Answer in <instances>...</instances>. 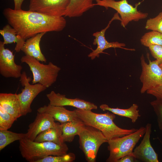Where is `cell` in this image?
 Returning a JSON list of instances; mask_svg holds the SVG:
<instances>
[{"label": "cell", "mask_w": 162, "mask_h": 162, "mask_svg": "<svg viewBox=\"0 0 162 162\" xmlns=\"http://www.w3.org/2000/svg\"><path fill=\"white\" fill-rule=\"evenodd\" d=\"M3 14L17 35L25 40L41 33L61 31L67 24L63 16H50L29 10L7 8Z\"/></svg>", "instance_id": "1"}, {"label": "cell", "mask_w": 162, "mask_h": 162, "mask_svg": "<svg viewBox=\"0 0 162 162\" xmlns=\"http://www.w3.org/2000/svg\"><path fill=\"white\" fill-rule=\"evenodd\" d=\"M78 117L85 125L94 127L100 131L107 140L121 137L136 131L137 129L122 128L114 122L115 114L109 112L97 113L92 110L76 109L75 110Z\"/></svg>", "instance_id": "2"}, {"label": "cell", "mask_w": 162, "mask_h": 162, "mask_svg": "<svg viewBox=\"0 0 162 162\" xmlns=\"http://www.w3.org/2000/svg\"><path fill=\"white\" fill-rule=\"evenodd\" d=\"M19 148L22 157L29 162H37L50 155H64L69 150L65 142L58 144L51 142H37L26 138L19 140Z\"/></svg>", "instance_id": "3"}, {"label": "cell", "mask_w": 162, "mask_h": 162, "mask_svg": "<svg viewBox=\"0 0 162 162\" xmlns=\"http://www.w3.org/2000/svg\"><path fill=\"white\" fill-rule=\"evenodd\" d=\"M145 131V127H141L130 134L109 140L108 149L110 153L106 162H116L122 157L133 154L134 147Z\"/></svg>", "instance_id": "4"}, {"label": "cell", "mask_w": 162, "mask_h": 162, "mask_svg": "<svg viewBox=\"0 0 162 162\" xmlns=\"http://www.w3.org/2000/svg\"><path fill=\"white\" fill-rule=\"evenodd\" d=\"M22 63L29 66L33 75L32 84L39 83L47 88L51 86L56 81L60 67L49 62L44 64L32 56L25 55L21 59Z\"/></svg>", "instance_id": "5"}, {"label": "cell", "mask_w": 162, "mask_h": 162, "mask_svg": "<svg viewBox=\"0 0 162 162\" xmlns=\"http://www.w3.org/2000/svg\"><path fill=\"white\" fill-rule=\"evenodd\" d=\"M80 148L88 162L96 161L98 150L104 143L108 140L100 130L85 125L79 132Z\"/></svg>", "instance_id": "6"}, {"label": "cell", "mask_w": 162, "mask_h": 162, "mask_svg": "<svg viewBox=\"0 0 162 162\" xmlns=\"http://www.w3.org/2000/svg\"><path fill=\"white\" fill-rule=\"evenodd\" d=\"M95 5L102 6L107 9L112 8L117 11L120 16L121 24L124 28L132 21H138L145 19L148 15L137 10L138 4L135 7L129 4L127 0H94Z\"/></svg>", "instance_id": "7"}, {"label": "cell", "mask_w": 162, "mask_h": 162, "mask_svg": "<svg viewBox=\"0 0 162 162\" xmlns=\"http://www.w3.org/2000/svg\"><path fill=\"white\" fill-rule=\"evenodd\" d=\"M147 57L149 61L148 64L146 62L143 54L140 58L142 69L140 78L142 83L140 90L141 94L162 84V68L157 60L151 61L148 54Z\"/></svg>", "instance_id": "8"}, {"label": "cell", "mask_w": 162, "mask_h": 162, "mask_svg": "<svg viewBox=\"0 0 162 162\" xmlns=\"http://www.w3.org/2000/svg\"><path fill=\"white\" fill-rule=\"evenodd\" d=\"M20 78L21 84L24 88L18 95L21 103L22 116H25L32 112L31 106L34 99L47 88L39 83L30 84L29 82L31 79L28 77L25 71L22 73Z\"/></svg>", "instance_id": "9"}, {"label": "cell", "mask_w": 162, "mask_h": 162, "mask_svg": "<svg viewBox=\"0 0 162 162\" xmlns=\"http://www.w3.org/2000/svg\"><path fill=\"white\" fill-rule=\"evenodd\" d=\"M69 0H30L28 10L55 16H63Z\"/></svg>", "instance_id": "10"}, {"label": "cell", "mask_w": 162, "mask_h": 162, "mask_svg": "<svg viewBox=\"0 0 162 162\" xmlns=\"http://www.w3.org/2000/svg\"><path fill=\"white\" fill-rule=\"evenodd\" d=\"M118 14L115 13L113 17L110 21L107 26L104 29L100 31L94 33L92 35L94 37L93 43L94 45H97L95 50H92L91 52L88 55V57L92 60H94L96 57H98L100 54L104 52L103 51L111 48H118L130 51H134L135 49H129L125 48V44L123 43H120L118 42H109L106 39L105 35L106 31L110 26L111 22L114 20H118L121 21V19L119 16Z\"/></svg>", "instance_id": "11"}, {"label": "cell", "mask_w": 162, "mask_h": 162, "mask_svg": "<svg viewBox=\"0 0 162 162\" xmlns=\"http://www.w3.org/2000/svg\"><path fill=\"white\" fill-rule=\"evenodd\" d=\"M22 66L14 61V55L8 49L5 48L3 41H0V74L5 78H20Z\"/></svg>", "instance_id": "12"}, {"label": "cell", "mask_w": 162, "mask_h": 162, "mask_svg": "<svg viewBox=\"0 0 162 162\" xmlns=\"http://www.w3.org/2000/svg\"><path fill=\"white\" fill-rule=\"evenodd\" d=\"M146 131L140 145L134 149L133 154L137 160L143 162H159L158 155L152 146L150 141L152 124L147 123Z\"/></svg>", "instance_id": "13"}, {"label": "cell", "mask_w": 162, "mask_h": 162, "mask_svg": "<svg viewBox=\"0 0 162 162\" xmlns=\"http://www.w3.org/2000/svg\"><path fill=\"white\" fill-rule=\"evenodd\" d=\"M49 104L52 106H70L84 110L97 109L98 107L93 103L79 98H69L65 95L56 93L52 91L46 94Z\"/></svg>", "instance_id": "14"}, {"label": "cell", "mask_w": 162, "mask_h": 162, "mask_svg": "<svg viewBox=\"0 0 162 162\" xmlns=\"http://www.w3.org/2000/svg\"><path fill=\"white\" fill-rule=\"evenodd\" d=\"M50 114L37 112L34 122L28 125L25 138L34 141L40 133L56 125L57 123Z\"/></svg>", "instance_id": "15"}, {"label": "cell", "mask_w": 162, "mask_h": 162, "mask_svg": "<svg viewBox=\"0 0 162 162\" xmlns=\"http://www.w3.org/2000/svg\"><path fill=\"white\" fill-rule=\"evenodd\" d=\"M37 112L50 114L55 121L61 124L74 121L79 118L75 110L70 111L64 106H54L49 104L39 107Z\"/></svg>", "instance_id": "16"}, {"label": "cell", "mask_w": 162, "mask_h": 162, "mask_svg": "<svg viewBox=\"0 0 162 162\" xmlns=\"http://www.w3.org/2000/svg\"><path fill=\"white\" fill-rule=\"evenodd\" d=\"M0 105L16 120L22 116L21 103L18 94L0 93Z\"/></svg>", "instance_id": "17"}, {"label": "cell", "mask_w": 162, "mask_h": 162, "mask_svg": "<svg viewBox=\"0 0 162 162\" xmlns=\"http://www.w3.org/2000/svg\"><path fill=\"white\" fill-rule=\"evenodd\" d=\"M46 33H39L27 39L21 50L25 55L32 56L40 61L46 62V59L42 53L40 47L41 39Z\"/></svg>", "instance_id": "18"}, {"label": "cell", "mask_w": 162, "mask_h": 162, "mask_svg": "<svg viewBox=\"0 0 162 162\" xmlns=\"http://www.w3.org/2000/svg\"><path fill=\"white\" fill-rule=\"evenodd\" d=\"M65 17L70 18L82 16L86 12L95 6L94 0H69Z\"/></svg>", "instance_id": "19"}, {"label": "cell", "mask_w": 162, "mask_h": 162, "mask_svg": "<svg viewBox=\"0 0 162 162\" xmlns=\"http://www.w3.org/2000/svg\"><path fill=\"white\" fill-rule=\"evenodd\" d=\"M63 142H70L86 125L79 118L72 122L60 124Z\"/></svg>", "instance_id": "20"}, {"label": "cell", "mask_w": 162, "mask_h": 162, "mask_svg": "<svg viewBox=\"0 0 162 162\" xmlns=\"http://www.w3.org/2000/svg\"><path fill=\"white\" fill-rule=\"evenodd\" d=\"M0 33L3 38L4 45L16 43L15 50L17 52L21 50L26 40L18 35L15 29L9 24H7L0 30Z\"/></svg>", "instance_id": "21"}, {"label": "cell", "mask_w": 162, "mask_h": 162, "mask_svg": "<svg viewBox=\"0 0 162 162\" xmlns=\"http://www.w3.org/2000/svg\"><path fill=\"white\" fill-rule=\"evenodd\" d=\"M34 141L37 142H51L58 144L64 143L62 138L61 124L57 123L56 126L39 134Z\"/></svg>", "instance_id": "22"}, {"label": "cell", "mask_w": 162, "mask_h": 162, "mask_svg": "<svg viewBox=\"0 0 162 162\" xmlns=\"http://www.w3.org/2000/svg\"><path fill=\"white\" fill-rule=\"evenodd\" d=\"M100 108L103 111H108L115 115L130 118L133 123H135L141 116L138 110V106L135 104L127 109L111 108L106 104L100 105Z\"/></svg>", "instance_id": "23"}, {"label": "cell", "mask_w": 162, "mask_h": 162, "mask_svg": "<svg viewBox=\"0 0 162 162\" xmlns=\"http://www.w3.org/2000/svg\"><path fill=\"white\" fill-rule=\"evenodd\" d=\"M26 137V133H17L7 130H0V151L11 143Z\"/></svg>", "instance_id": "24"}, {"label": "cell", "mask_w": 162, "mask_h": 162, "mask_svg": "<svg viewBox=\"0 0 162 162\" xmlns=\"http://www.w3.org/2000/svg\"><path fill=\"white\" fill-rule=\"evenodd\" d=\"M140 41L142 45L147 47L152 45L162 46V33L152 31L146 33L141 37Z\"/></svg>", "instance_id": "25"}, {"label": "cell", "mask_w": 162, "mask_h": 162, "mask_svg": "<svg viewBox=\"0 0 162 162\" xmlns=\"http://www.w3.org/2000/svg\"><path fill=\"white\" fill-rule=\"evenodd\" d=\"M76 156L73 153L61 155H50L38 160L37 162H72L75 160Z\"/></svg>", "instance_id": "26"}, {"label": "cell", "mask_w": 162, "mask_h": 162, "mask_svg": "<svg viewBox=\"0 0 162 162\" xmlns=\"http://www.w3.org/2000/svg\"><path fill=\"white\" fill-rule=\"evenodd\" d=\"M16 121L15 118L0 105V130H7Z\"/></svg>", "instance_id": "27"}, {"label": "cell", "mask_w": 162, "mask_h": 162, "mask_svg": "<svg viewBox=\"0 0 162 162\" xmlns=\"http://www.w3.org/2000/svg\"><path fill=\"white\" fill-rule=\"evenodd\" d=\"M145 28L162 33V12H160L155 17L148 19Z\"/></svg>", "instance_id": "28"}, {"label": "cell", "mask_w": 162, "mask_h": 162, "mask_svg": "<svg viewBox=\"0 0 162 162\" xmlns=\"http://www.w3.org/2000/svg\"><path fill=\"white\" fill-rule=\"evenodd\" d=\"M157 117L158 126L162 130V99L156 98L150 103Z\"/></svg>", "instance_id": "29"}, {"label": "cell", "mask_w": 162, "mask_h": 162, "mask_svg": "<svg viewBox=\"0 0 162 162\" xmlns=\"http://www.w3.org/2000/svg\"><path fill=\"white\" fill-rule=\"evenodd\" d=\"M153 57L157 60L160 65L162 64V46L152 45L148 47Z\"/></svg>", "instance_id": "30"}, {"label": "cell", "mask_w": 162, "mask_h": 162, "mask_svg": "<svg viewBox=\"0 0 162 162\" xmlns=\"http://www.w3.org/2000/svg\"><path fill=\"white\" fill-rule=\"evenodd\" d=\"M147 93L152 95L156 98L162 99V84L146 91Z\"/></svg>", "instance_id": "31"}, {"label": "cell", "mask_w": 162, "mask_h": 162, "mask_svg": "<svg viewBox=\"0 0 162 162\" xmlns=\"http://www.w3.org/2000/svg\"><path fill=\"white\" fill-rule=\"evenodd\" d=\"M138 161L136 158L133 154H128L124 156L119 160L116 162H134Z\"/></svg>", "instance_id": "32"}, {"label": "cell", "mask_w": 162, "mask_h": 162, "mask_svg": "<svg viewBox=\"0 0 162 162\" xmlns=\"http://www.w3.org/2000/svg\"><path fill=\"white\" fill-rule=\"evenodd\" d=\"M14 2V9L16 10L22 9V4L24 0H13Z\"/></svg>", "instance_id": "33"}, {"label": "cell", "mask_w": 162, "mask_h": 162, "mask_svg": "<svg viewBox=\"0 0 162 162\" xmlns=\"http://www.w3.org/2000/svg\"><path fill=\"white\" fill-rule=\"evenodd\" d=\"M159 66L162 69V64L159 65Z\"/></svg>", "instance_id": "34"}]
</instances>
